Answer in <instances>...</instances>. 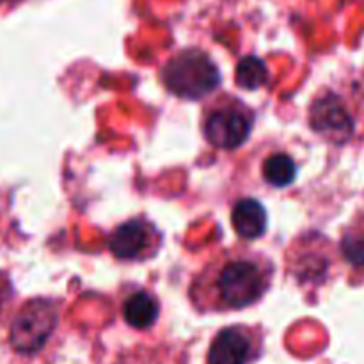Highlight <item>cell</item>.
I'll return each mask as SVG.
<instances>
[{
	"label": "cell",
	"instance_id": "cell-8",
	"mask_svg": "<svg viewBox=\"0 0 364 364\" xmlns=\"http://www.w3.org/2000/svg\"><path fill=\"white\" fill-rule=\"evenodd\" d=\"M121 315L123 320L137 331L151 329L160 316V301L155 294L144 288L127 294L121 304Z\"/></svg>",
	"mask_w": 364,
	"mask_h": 364
},
{
	"label": "cell",
	"instance_id": "cell-12",
	"mask_svg": "<svg viewBox=\"0 0 364 364\" xmlns=\"http://www.w3.org/2000/svg\"><path fill=\"white\" fill-rule=\"evenodd\" d=\"M341 251H343L345 259L348 263L364 267V235H345L343 240H341Z\"/></svg>",
	"mask_w": 364,
	"mask_h": 364
},
{
	"label": "cell",
	"instance_id": "cell-10",
	"mask_svg": "<svg viewBox=\"0 0 364 364\" xmlns=\"http://www.w3.org/2000/svg\"><path fill=\"white\" fill-rule=\"evenodd\" d=\"M262 176L270 187H288L297 176V164L288 153H272L263 160Z\"/></svg>",
	"mask_w": 364,
	"mask_h": 364
},
{
	"label": "cell",
	"instance_id": "cell-6",
	"mask_svg": "<svg viewBox=\"0 0 364 364\" xmlns=\"http://www.w3.org/2000/svg\"><path fill=\"white\" fill-rule=\"evenodd\" d=\"M263 329L258 326H230L212 340L206 364H252L263 354Z\"/></svg>",
	"mask_w": 364,
	"mask_h": 364
},
{
	"label": "cell",
	"instance_id": "cell-4",
	"mask_svg": "<svg viewBox=\"0 0 364 364\" xmlns=\"http://www.w3.org/2000/svg\"><path fill=\"white\" fill-rule=\"evenodd\" d=\"M255 110L230 92L215 96L201 110V134L210 146L233 151L247 142L255 128Z\"/></svg>",
	"mask_w": 364,
	"mask_h": 364
},
{
	"label": "cell",
	"instance_id": "cell-1",
	"mask_svg": "<svg viewBox=\"0 0 364 364\" xmlns=\"http://www.w3.org/2000/svg\"><path fill=\"white\" fill-rule=\"evenodd\" d=\"M276 267L263 252L233 245L213 256L188 287V301L199 313L245 309L263 299L272 287Z\"/></svg>",
	"mask_w": 364,
	"mask_h": 364
},
{
	"label": "cell",
	"instance_id": "cell-9",
	"mask_svg": "<svg viewBox=\"0 0 364 364\" xmlns=\"http://www.w3.org/2000/svg\"><path fill=\"white\" fill-rule=\"evenodd\" d=\"M235 233L244 240H256L267 231V210L258 199L242 198L231 208Z\"/></svg>",
	"mask_w": 364,
	"mask_h": 364
},
{
	"label": "cell",
	"instance_id": "cell-5",
	"mask_svg": "<svg viewBox=\"0 0 364 364\" xmlns=\"http://www.w3.org/2000/svg\"><path fill=\"white\" fill-rule=\"evenodd\" d=\"M162 244V231L144 215L117 224L107 238L110 255L119 262H148L155 258Z\"/></svg>",
	"mask_w": 364,
	"mask_h": 364
},
{
	"label": "cell",
	"instance_id": "cell-11",
	"mask_svg": "<svg viewBox=\"0 0 364 364\" xmlns=\"http://www.w3.org/2000/svg\"><path fill=\"white\" fill-rule=\"evenodd\" d=\"M235 82L245 91H256L269 84L267 64L256 55H245L235 68Z\"/></svg>",
	"mask_w": 364,
	"mask_h": 364
},
{
	"label": "cell",
	"instance_id": "cell-2",
	"mask_svg": "<svg viewBox=\"0 0 364 364\" xmlns=\"http://www.w3.org/2000/svg\"><path fill=\"white\" fill-rule=\"evenodd\" d=\"M60 323V302L36 297L25 302L7 329V347L20 359H38L55 338Z\"/></svg>",
	"mask_w": 364,
	"mask_h": 364
},
{
	"label": "cell",
	"instance_id": "cell-3",
	"mask_svg": "<svg viewBox=\"0 0 364 364\" xmlns=\"http://www.w3.org/2000/svg\"><path fill=\"white\" fill-rule=\"evenodd\" d=\"M160 82L171 95L198 102L212 95L220 85V71L215 60L201 48L178 50L162 64Z\"/></svg>",
	"mask_w": 364,
	"mask_h": 364
},
{
	"label": "cell",
	"instance_id": "cell-7",
	"mask_svg": "<svg viewBox=\"0 0 364 364\" xmlns=\"http://www.w3.org/2000/svg\"><path fill=\"white\" fill-rule=\"evenodd\" d=\"M309 123L318 135L331 142H347L354 134V119L347 107L333 92L326 96L316 95L309 109Z\"/></svg>",
	"mask_w": 364,
	"mask_h": 364
}]
</instances>
